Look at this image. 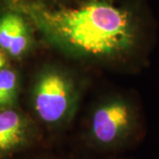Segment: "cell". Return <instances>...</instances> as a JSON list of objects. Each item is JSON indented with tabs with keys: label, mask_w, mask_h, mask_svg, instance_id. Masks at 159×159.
<instances>
[{
	"label": "cell",
	"mask_w": 159,
	"mask_h": 159,
	"mask_svg": "<svg viewBox=\"0 0 159 159\" xmlns=\"http://www.w3.org/2000/svg\"><path fill=\"white\" fill-rule=\"evenodd\" d=\"M14 6L48 43L67 55L111 59L133 68L146 60L153 31L147 18L133 8L98 0L60 10L23 0L15 1Z\"/></svg>",
	"instance_id": "obj_1"
},
{
	"label": "cell",
	"mask_w": 159,
	"mask_h": 159,
	"mask_svg": "<svg viewBox=\"0 0 159 159\" xmlns=\"http://www.w3.org/2000/svg\"><path fill=\"white\" fill-rule=\"evenodd\" d=\"M146 125L140 104L133 98L116 95L99 102L91 111L85 141L101 153H117L142 142Z\"/></svg>",
	"instance_id": "obj_2"
},
{
	"label": "cell",
	"mask_w": 159,
	"mask_h": 159,
	"mask_svg": "<svg viewBox=\"0 0 159 159\" xmlns=\"http://www.w3.org/2000/svg\"><path fill=\"white\" fill-rule=\"evenodd\" d=\"M79 92L74 79L57 66H47L37 74L31 91L35 121L55 132L67 127L77 110Z\"/></svg>",
	"instance_id": "obj_3"
},
{
	"label": "cell",
	"mask_w": 159,
	"mask_h": 159,
	"mask_svg": "<svg viewBox=\"0 0 159 159\" xmlns=\"http://www.w3.org/2000/svg\"><path fill=\"white\" fill-rule=\"evenodd\" d=\"M42 137L40 125L15 107L0 109V159L34 147Z\"/></svg>",
	"instance_id": "obj_4"
},
{
	"label": "cell",
	"mask_w": 159,
	"mask_h": 159,
	"mask_svg": "<svg viewBox=\"0 0 159 159\" xmlns=\"http://www.w3.org/2000/svg\"><path fill=\"white\" fill-rule=\"evenodd\" d=\"M29 20L17 9L0 15V49L7 57L20 58L33 46V35Z\"/></svg>",
	"instance_id": "obj_5"
},
{
	"label": "cell",
	"mask_w": 159,
	"mask_h": 159,
	"mask_svg": "<svg viewBox=\"0 0 159 159\" xmlns=\"http://www.w3.org/2000/svg\"><path fill=\"white\" fill-rule=\"evenodd\" d=\"M20 76L8 66L0 69V109L15 107L20 91Z\"/></svg>",
	"instance_id": "obj_6"
},
{
	"label": "cell",
	"mask_w": 159,
	"mask_h": 159,
	"mask_svg": "<svg viewBox=\"0 0 159 159\" xmlns=\"http://www.w3.org/2000/svg\"><path fill=\"white\" fill-rule=\"evenodd\" d=\"M7 56L6 54L0 49V69L4 68L7 66Z\"/></svg>",
	"instance_id": "obj_7"
},
{
	"label": "cell",
	"mask_w": 159,
	"mask_h": 159,
	"mask_svg": "<svg viewBox=\"0 0 159 159\" xmlns=\"http://www.w3.org/2000/svg\"><path fill=\"white\" fill-rule=\"evenodd\" d=\"M29 159H54L51 157H32V158Z\"/></svg>",
	"instance_id": "obj_8"
},
{
	"label": "cell",
	"mask_w": 159,
	"mask_h": 159,
	"mask_svg": "<svg viewBox=\"0 0 159 159\" xmlns=\"http://www.w3.org/2000/svg\"><path fill=\"white\" fill-rule=\"evenodd\" d=\"M111 159H124V158H111Z\"/></svg>",
	"instance_id": "obj_9"
}]
</instances>
